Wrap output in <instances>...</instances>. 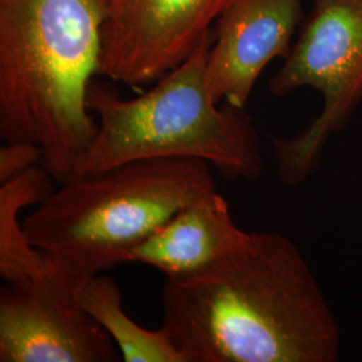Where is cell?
Wrapping results in <instances>:
<instances>
[{"instance_id":"obj_1","label":"cell","mask_w":362,"mask_h":362,"mask_svg":"<svg viewBox=\"0 0 362 362\" xmlns=\"http://www.w3.org/2000/svg\"><path fill=\"white\" fill-rule=\"evenodd\" d=\"M163 326L184 362H334L336 317L297 245L250 233L203 272L167 279Z\"/></svg>"},{"instance_id":"obj_2","label":"cell","mask_w":362,"mask_h":362,"mask_svg":"<svg viewBox=\"0 0 362 362\" xmlns=\"http://www.w3.org/2000/svg\"><path fill=\"white\" fill-rule=\"evenodd\" d=\"M110 0H0V136L37 144L58 184L82 175L98 129L86 104Z\"/></svg>"},{"instance_id":"obj_3","label":"cell","mask_w":362,"mask_h":362,"mask_svg":"<svg viewBox=\"0 0 362 362\" xmlns=\"http://www.w3.org/2000/svg\"><path fill=\"white\" fill-rule=\"evenodd\" d=\"M212 34L179 67L134 98L94 78L86 104L98 129L82 175L153 158H199L227 179L255 180L263 158L257 129L245 107L216 104L206 76Z\"/></svg>"},{"instance_id":"obj_4","label":"cell","mask_w":362,"mask_h":362,"mask_svg":"<svg viewBox=\"0 0 362 362\" xmlns=\"http://www.w3.org/2000/svg\"><path fill=\"white\" fill-rule=\"evenodd\" d=\"M212 191L216 182L203 160L130 161L59 184L23 228L31 246L89 279L128 262L132 248Z\"/></svg>"},{"instance_id":"obj_5","label":"cell","mask_w":362,"mask_h":362,"mask_svg":"<svg viewBox=\"0 0 362 362\" xmlns=\"http://www.w3.org/2000/svg\"><path fill=\"white\" fill-rule=\"evenodd\" d=\"M302 88L322 94L324 107L291 139H274L278 176L299 185L318 168L327 140L349 124L362 101V0H313L297 40L269 89L284 97Z\"/></svg>"},{"instance_id":"obj_6","label":"cell","mask_w":362,"mask_h":362,"mask_svg":"<svg viewBox=\"0 0 362 362\" xmlns=\"http://www.w3.org/2000/svg\"><path fill=\"white\" fill-rule=\"evenodd\" d=\"M45 258L40 274L0 290V362L119 361L112 337L79 302L88 278Z\"/></svg>"},{"instance_id":"obj_7","label":"cell","mask_w":362,"mask_h":362,"mask_svg":"<svg viewBox=\"0 0 362 362\" xmlns=\"http://www.w3.org/2000/svg\"><path fill=\"white\" fill-rule=\"evenodd\" d=\"M233 0H117L103 28L98 76L129 88L156 83L211 37Z\"/></svg>"},{"instance_id":"obj_8","label":"cell","mask_w":362,"mask_h":362,"mask_svg":"<svg viewBox=\"0 0 362 362\" xmlns=\"http://www.w3.org/2000/svg\"><path fill=\"white\" fill-rule=\"evenodd\" d=\"M303 21L302 0H233L215 22L208 50L214 101L246 107L262 71L288 55Z\"/></svg>"},{"instance_id":"obj_9","label":"cell","mask_w":362,"mask_h":362,"mask_svg":"<svg viewBox=\"0 0 362 362\" xmlns=\"http://www.w3.org/2000/svg\"><path fill=\"white\" fill-rule=\"evenodd\" d=\"M248 233L236 226L228 202L212 191L185 204L132 248L128 262L155 267L167 279L185 278L230 255Z\"/></svg>"},{"instance_id":"obj_10","label":"cell","mask_w":362,"mask_h":362,"mask_svg":"<svg viewBox=\"0 0 362 362\" xmlns=\"http://www.w3.org/2000/svg\"><path fill=\"white\" fill-rule=\"evenodd\" d=\"M52 180L40 164L0 184V275L6 284L45 270V254L30 245L19 215L52 194Z\"/></svg>"},{"instance_id":"obj_11","label":"cell","mask_w":362,"mask_h":362,"mask_svg":"<svg viewBox=\"0 0 362 362\" xmlns=\"http://www.w3.org/2000/svg\"><path fill=\"white\" fill-rule=\"evenodd\" d=\"M82 308L112 337L125 362H184L160 327L148 330L132 321L122 308V293L107 275H94L79 290Z\"/></svg>"},{"instance_id":"obj_12","label":"cell","mask_w":362,"mask_h":362,"mask_svg":"<svg viewBox=\"0 0 362 362\" xmlns=\"http://www.w3.org/2000/svg\"><path fill=\"white\" fill-rule=\"evenodd\" d=\"M43 151L37 144L6 141L0 148V184L22 175L27 169L40 165Z\"/></svg>"},{"instance_id":"obj_13","label":"cell","mask_w":362,"mask_h":362,"mask_svg":"<svg viewBox=\"0 0 362 362\" xmlns=\"http://www.w3.org/2000/svg\"><path fill=\"white\" fill-rule=\"evenodd\" d=\"M115 1H117V0H110V3H115Z\"/></svg>"}]
</instances>
